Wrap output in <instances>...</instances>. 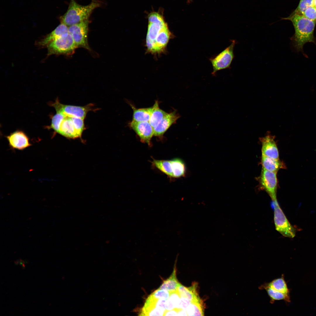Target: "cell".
<instances>
[{"instance_id":"5bb4252c","label":"cell","mask_w":316,"mask_h":316,"mask_svg":"<svg viewBox=\"0 0 316 316\" xmlns=\"http://www.w3.org/2000/svg\"><path fill=\"white\" fill-rule=\"evenodd\" d=\"M174 35L169 30L166 24L161 30L154 42L151 53H159L163 51L169 40Z\"/></svg>"},{"instance_id":"7c38bea8","label":"cell","mask_w":316,"mask_h":316,"mask_svg":"<svg viewBox=\"0 0 316 316\" xmlns=\"http://www.w3.org/2000/svg\"><path fill=\"white\" fill-rule=\"evenodd\" d=\"M69 33L68 27L61 23L54 30L44 37L36 42L39 48L47 47L48 45L57 39Z\"/></svg>"},{"instance_id":"e0dca14e","label":"cell","mask_w":316,"mask_h":316,"mask_svg":"<svg viewBox=\"0 0 316 316\" xmlns=\"http://www.w3.org/2000/svg\"><path fill=\"white\" fill-rule=\"evenodd\" d=\"M261 164L262 168L270 171L276 173L281 169H285L286 166L279 159H276L262 154Z\"/></svg>"},{"instance_id":"7a4b0ae2","label":"cell","mask_w":316,"mask_h":316,"mask_svg":"<svg viewBox=\"0 0 316 316\" xmlns=\"http://www.w3.org/2000/svg\"><path fill=\"white\" fill-rule=\"evenodd\" d=\"M101 5L100 2L97 0H92L90 4L86 6L79 4L75 0H71L67 11L60 18L61 23L69 27L88 20L94 10Z\"/></svg>"},{"instance_id":"4fadbf2b","label":"cell","mask_w":316,"mask_h":316,"mask_svg":"<svg viewBox=\"0 0 316 316\" xmlns=\"http://www.w3.org/2000/svg\"><path fill=\"white\" fill-rule=\"evenodd\" d=\"M180 117L176 110L168 113L158 125L154 128V135L162 138L168 129L172 124L176 123Z\"/></svg>"},{"instance_id":"d590c367","label":"cell","mask_w":316,"mask_h":316,"mask_svg":"<svg viewBox=\"0 0 316 316\" xmlns=\"http://www.w3.org/2000/svg\"><path fill=\"white\" fill-rule=\"evenodd\" d=\"M190 1L191 0H188V2H190Z\"/></svg>"},{"instance_id":"6da1fadb","label":"cell","mask_w":316,"mask_h":316,"mask_svg":"<svg viewBox=\"0 0 316 316\" xmlns=\"http://www.w3.org/2000/svg\"><path fill=\"white\" fill-rule=\"evenodd\" d=\"M282 20L290 21L293 26L295 32L291 38L293 49L304 54L303 47L308 42H312L316 45V38L314 36L316 21L307 18L303 15L292 12L286 18H281Z\"/></svg>"},{"instance_id":"484cf974","label":"cell","mask_w":316,"mask_h":316,"mask_svg":"<svg viewBox=\"0 0 316 316\" xmlns=\"http://www.w3.org/2000/svg\"><path fill=\"white\" fill-rule=\"evenodd\" d=\"M172 164V178H179L185 175V164L183 160L178 158L171 159Z\"/></svg>"},{"instance_id":"44dd1931","label":"cell","mask_w":316,"mask_h":316,"mask_svg":"<svg viewBox=\"0 0 316 316\" xmlns=\"http://www.w3.org/2000/svg\"><path fill=\"white\" fill-rule=\"evenodd\" d=\"M176 269L175 265L172 273L167 279L164 280L159 289L166 290L169 292L175 291L181 284L178 281L176 276Z\"/></svg>"},{"instance_id":"ba28073f","label":"cell","mask_w":316,"mask_h":316,"mask_svg":"<svg viewBox=\"0 0 316 316\" xmlns=\"http://www.w3.org/2000/svg\"><path fill=\"white\" fill-rule=\"evenodd\" d=\"M276 173L267 171L263 168L258 178L260 188L265 191L273 201L277 200V179Z\"/></svg>"},{"instance_id":"4dcf8cb0","label":"cell","mask_w":316,"mask_h":316,"mask_svg":"<svg viewBox=\"0 0 316 316\" xmlns=\"http://www.w3.org/2000/svg\"><path fill=\"white\" fill-rule=\"evenodd\" d=\"M71 118L76 130L82 135V133L85 129L84 119L73 117H71Z\"/></svg>"},{"instance_id":"d6a6232c","label":"cell","mask_w":316,"mask_h":316,"mask_svg":"<svg viewBox=\"0 0 316 316\" xmlns=\"http://www.w3.org/2000/svg\"><path fill=\"white\" fill-rule=\"evenodd\" d=\"M191 301L185 298H181L178 309H182L186 310L189 305Z\"/></svg>"},{"instance_id":"4316f807","label":"cell","mask_w":316,"mask_h":316,"mask_svg":"<svg viewBox=\"0 0 316 316\" xmlns=\"http://www.w3.org/2000/svg\"><path fill=\"white\" fill-rule=\"evenodd\" d=\"M168 298L165 302V309L171 310L178 309L180 302L181 297L177 291L170 292Z\"/></svg>"},{"instance_id":"ffe728a7","label":"cell","mask_w":316,"mask_h":316,"mask_svg":"<svg viewBox=\"0 0 316 316\" xmlns=\"http://www.w3.org/2000/svg\"><path fill=\"white\" fill-rule=\"evenodd\" d=\"M133 111L132 120L137 122L149 121L153 110V107L137 109L130 104Z\"/></svg>"},{"instance_id":"d6986e66","label":"cell","mask_w":316,"mask_h":316,"mask_svg":"<svg viewBox=\"0 0 316 316\" xmlns=\"http://www.w3.org/2000/svg\"><path fill=\"white\" fill-rule=\"evenodd\" d=\"M265 284L273 290L282 293L290 297V290L284 280L283 274L281 277L275 279L269 282L265 283Z\"/></svg>"},{"instance_id":"9a60e30c","label":"cell","mask_w":316,"mask_h":316,"mask_svg":"<svg viewBox=\"0 0 316 316\" xmlns=\"http://www.w3.org/2000/svg\"><path fill=\"white\" fill-rule=\"evenodd\" d=\"M274 136L268 135L260 138L262 154L276 159H279V153Z\"/></svg>"},{"instance_id":"277c9868","label":"cell","mask_w":316,"mask_h":316,"mask_svg":"<svg viewBox=\"0 0 316 316\" xmlns=\"http://www.w3.org/2000/svg\"><path fill=\"white\" fill-rule=\"evenodd\" d=\"M236 43L235 40H231L230 45L218 54L209 59L212 66V75H216L219 71L231 68V63L235 57L233 51Z\"/></svg>"},{"instance_id":"52a82bcc","label":"cell","mask_w":316,"mask_h":316,"mask_svg":"<svg viewBox=\"0 0 316 316\" xmlns=\"http://www.w3.org/2000/svg\"><path fill=\"white\" fill-rule=\"evenodd\" d=\"M89 20L68 27L69 33L71 35L77 48L91 50L88 42Z\"/></svg>"},{"instance_id":"83f0119b","label":"cell","mask_w":316,"mask_h":316,"mask_svg":"<svg viewBox=\"0 0 316 316\" xmlns=\"http://www.w3.org/2000/svg\"><path fill=\"white\" fill-rule=\"evenodd\" d=\"M313 6L314 0H300L297 8L292 12L297 14L303 15L307 8Z\"/></svg>"},{"instance_id":"1f68e13d","label":"cell","mask_w":316,"mask_h":316,"mask_svg":"<svg viewBox=\"0 0 316 316\" xmlns=\"http://www.w3.org/2000/svg\"><path fill=\"white\" fill-rule=\"evenodd\" d=\"M303 15L311 20L316 21V7H310L304 12Z\"/></svg>"},{"instance_id":"9c48e42d","label":"cell","mask_w":316,"mask_h":316,"mask_svg":"<svg viewBox=\"0 0 316 316\" xmlns=\"http://www.w3.org/2000/svg\"><path fill=\"white\" fill-rule=\"evenodd\" d=\"M61 113V117L55 126L54 131L68 138L75 139L80 137L81 135L76 130L71 117Z\"/></svg>"},{"instance_id":"8fae6325","label":"cell","mask_w":316,"mask_h":316,"mask_svg":"<svg viewBox=\"0 0 316 316\" xmlns=\"http://www.w3.org/2000/svg\"><path fill=\"white\" fill-rule=\"evenodd\" d=\"M6 138L10 147L13 149L23 150L31 145L28 137L22 130L14 131Z\"/></svg>"},{"instance_id":"e575fe53","label":"cell","mask_w":316,"mask_h":316,"mask_svg":"<svg viewBox=\"0 0 316 316\" xmlns=\"http://www.w3.org/2000/svg\"><path fill=\"white\" fill-rule=\"evenodd\" d=\"M314 6L316 7V0H314Z\"/></svg>"},{"instance_id":"7402d4cb","label":"cell","mask_w":316,"mask_h":316,"mask_svg":"<svg viewBox=\"0 0 316 316\" xmlns=\"http://www.w3.org/2000/svg\"><path fill=\"white\" fill-rule=\"evenodd\" d=\"M152 107L153 110L149 122L154 128L158 125L168 113L160 108L157 100L155 101Z\"/></svg>"},{"instance_id":"5b68a950","label":"cell","mask_w":316,"mask_h":316,"mask_svg":"<svg viewBox=\"0 0 316 316\" xmlns=\"http://www.w3.org/2000/svg\"><path fill=\"white\" fill-rule=\"evenodd\" d=\"M273 202L274 206V221L276 229L285 237L293 238L296 235V229L287 219L277 200Z\"/></svg>"},{"instance_id":"836d02e7","label":"cell","mask_w":316,"mask_h":316,"mask_svg":"<svg viewBox=\"0 0 316 316\" xmlns=\"http://www.w3.org/2000/svg\"><path fill=\"white\" fill-rule=\"evenodd\" d=\"M178 309H175L171 310H166L165 311L164 316H178Z\"/></svg>"},{"instance_id":"cb8c5ba5","label":"cell","mask_w":316,"mask_h":316,"mask_svg":"<svg viewBox=\"0 0 316 316\" xmlns=\"http://www.w3.org/2000/svg\"><path fill=\"white\" fill-rule=\"evenodd\" d=\"M152 163L153 166L159 171L169 177L172 178V164L171 160L154 159Z\"/></svg>"},{"instance_id":"30bf717a","label":"cell","mask_w":316,"mask_h":316,"mask_svg":"<svg viewBox=\"0 0 316 316\" xmlns=\"http://www.w3.org/2000/svg\"><path fill=\"white\" fill-rule=\"evenodd\" d=\"M129 126L138 135L140 141L150 146L154 130L149 121L137 122L132 120Z\"/></svg>"},{"instance_id":"f1b7e54d","label":"cell","mask_w":316,"mask_h":316,"mask_svg":"<svg viewBox=\"0 0 316 316\" xmlns=\"http://www.w3.org/2000/svg\"><path fill=\"white\" fill-rule=\"evenodd\" d=\"M149 22L164 24L165 22L163 16L158 12H152L148 16Z\"/></svg>"},{"instance_id":"f546056e","label":"cell","mask_w":316,"mask_h":316,"mask_svg":"<svg viewBox=\"0 0 316 316\" xmlns=\"http://www.w3.org/2000/svg\"><path fill=\"white\" fill-rule=\"evenodd\" d=\"M170 294L169 291L165 290L158 289L152 294V296L158 300H166Z\"/></svg>"},{"instance_id":"d4e9b609","label":"cell","mask_w":316,"mask_h":316,"mask_svg":"<svg viewBox=\"0 0 316 316\" xmlns=\"http://www.w3.org/2000/svg\"><path fill=\"white\" fill-rule=\"evenodd\" d=\"M186 311L188 316L203 315V302L201 299L191 302Z\"/></svg>"},{"instance_id":"603a6c76","label":"cell","mask_w":316,"mask_h":316,"mask_svg":"<svg viewBox=\"0 0 316 316\" xmlns=\"http://www.w3.org/2000/svg\"><path fill=\"white\" fill-rule=\"evenodd\" d=\"M260 290H265L267 292L270 298V303H273L275 301L284 300L287 302H290V297L284 294L276 291L272 289L265 283L259 287Z\"/></svg>"},{"instance_id":"2e32d148","label":"cell","mask_w":316,"mask_h":316,"mask_svg":"<svg viewBox=\"0 0 316 316\" xmlns=\"http://www.w3.org/2000/svg\"><path fill=\"white\" fill-rule=\"evenodd\" d=\"M166 24V23L161 24L149 22L146 39V45L148 51L151 52L157 36L162 29Z\"/></svg>"},{"instance_id":"8992f818","label":"cell","mask_w":316,"mask_h":316,"mask_svg":"<svg viewBox=\"0 0 316 316\" xmlns=\"http://www.w3.org/2000/svg\"><path fill=\"white\" fill-rule=\"evenodd\" d=\"M50 104V105L55 108L56 112L69 116L84 119L89 111L96 110V109L94 108V105L90 103L83 106L65 105L61 103L58 98L55 102Z\"/></svg>"},{"instance_id":"ac0fdd59","label":"cell","mask_w":316,"mask_h":316,"mask_svg":"<svg viewBox=\"0 0 316 316\" xmlns=\"http://www.w3.org/2000/svg\"><path fill=\"white\" fill-rule=\"evenodd\" d=\"M197 286L196 283H194L192 286L189 287H186L181 284L177 291L181 298L191 302L200 299L197 292Z\"/></svg>"},{"instance_id":"3957f363","label":"cell","mask_w":316,"mask_h":316,"mask_svg":"<svg viewBox=\"0 0 316 316\" xmlns=\"http://www.w3.org/2000/svg\"><path fill=\"white\" fill-rule=\"evenodd\" d=\"M47 56L52 55H72L77 48L71 35L68 33L60 37L47 46Z\"/></svg>"}]
</instances>
